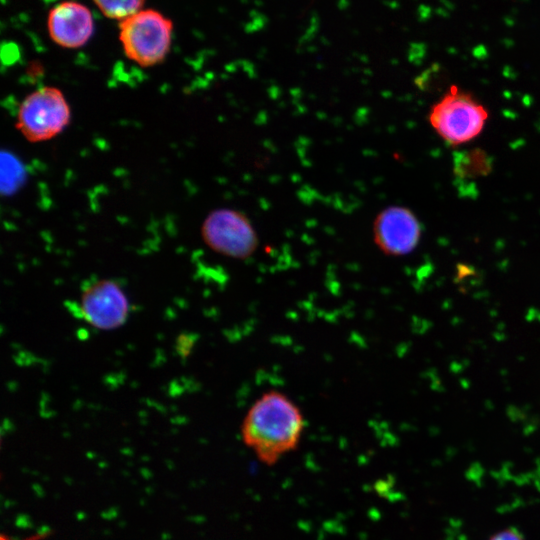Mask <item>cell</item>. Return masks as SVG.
Instances as JSON below:
<instances>
[{
  "mask_svg": "<svg viewBox=\"0 0 540 540\" xmlns=\"http://www.w3.org/2000/svg\"><path fill=\"white\" fill-rule=\"evenodd\" d=\"M304 429L305 418L299 406L286 394L270 390L250 406L240 432L258 460L273 466L298 447Z\"/></svg>",
  "mask_w": 540,
  "mask_h": 540,
  "instance_id": "cell-1",
  "label": "cell"
},
{
  "mask_svg": "<svg viewBox=\"0 0 540 540\" xmlns=\"http://www.w3.org/2000/svg\"><path fill=\"white\" fill-rule=\"evenodd\" d=\"M119 30L124 54L139 66L161 63L170 50L173 23L156 10H140L121 20Z\"/></svg>",
  "mask_w": 540,
  "mask_h": 540,
  "instance_id": "cell-2",
  "label": "cell"
},
{
  "mask_svg": "<svg viewBox=\"0 0 540 540\" xmlns=\"http://www.w3.org/2000/svg\"><path fill=\"white\" fill-rule=\"evenodd\" d=\"M70 121L71 108L62 90L42 86L19 104L15 127L28 142L40 143L61 134Z\"/></svg>",
  "mask_w": 540,
  "mask_h": 540,
  "instance_id": "cell-3",
  "label": "cell"
},
{
  "mask_svg": "<svg viewBox=\"0 0 540 540\" xmlns=\"http://www.w3.org/2000/svg\"><path fill=\"white\" fill-rule=\"evenodd\" d=\"M488 113L472 95L452 86L431 108L432 128L450 145L466 143L482 131Z\"/></svg>",
  "mask_w": 540,
  "mask_h": 540,
  "instance_id": "cell-4",
  "label": "cell"
},
{
  "mask_svg": "<svg viewBox=\"0 0 540 540\" xmlns=\"http://www.w3.org/2000/svg\"><path fill=\"white\" fill-rule=\"evenodd\" d=\"M201 237L208 248L222 256L243 260L258 248V235L241 211L231 208L212 210L201 225Z\"/></svg>",
  "mask_w": 540,
  "mask_h": 540,
  "instance_id": "cell-5",
  "label": "cell"
},
{
  "mask_svg": "<svg viewBox=\"0 0 540 540\" xmlns=\"http://www.w3.org/2000/svg\"><path fill=\"white\" fill-rule=\"evenodd\" d=\"M79 311L92 327L110 331L125 324L130 313V302L118 282L106 278L97 279L83 287Z\"/></svg>",
  "mask_w": 540,
  "mask_h": 540,
  "instance_id": "cell-6",
  "label": "cell"
},
{
  "mask_svg": "<svg viewBox=\"0 0 540 540\" xmlns=\"http://www.w3.org/2000/svg\"><path fill=\"white\" fill-rule=\"evenodd\" d=\"M372 232L374 243L381 252L389 256H403L417 247L421 225L408 208L389 206L377 214Z\"/></svg>",
  "mask_w": 540,
  "mask_h": 540,
  "instance_id": "cell-7",
  "label": "cell"
},
{
  "mask_svg": "<svg viewBox=\"0 0 540 540\" xmlns=\"http://www.w3.org/2000/svg\"><path fill=\"white\" fill-rule=\"evenodd\" d=\"M93 31L91 11L81 3L64 1L49 12V35L61 47L69 49L82 47L91 38Z\"/></svg>",
  "mask_w": 540,
  "mask_h": 540,
  "instance_id": "cell-8",
  "label": "cell"
},
{
  "mask_svg": "<svg viewBox=\"0 0 540 540\" xmlns=\"http://www.w3.org/2000/svg\"><path fill=\"white\" fill-rule=\"evenodd\" d=\"M455 174L464 178L484 176L491 169L488 155L480 149L461 152L455 155Z\"/></svg>",
  "mask_w": 540,
  "mask_h": 540,
  "instance_id": "cell-9",
  "label": "cell"
},
{
  "mask_svg": "<svg viewBox=\"0 0 540 540\" xmlns=\"http://www.w3.org/2000/svg\"><path fill=\"white\" fill-rule=\"evenodd\" d=\"M108 18L123 20L141 10L145 0H93Z\"/></svg>",
  "mask_w": 540,
  "mask_h": 540,
  "instance_id": "cell-10",
  "label": "cell"
},
{
  "mask_svg": "<svg viewBox=\"0 0 540 540\" xmlns=\"http://www.w3.org/2000/svg\"><path fill=\"white\" fill-rule=\"evenodd\" d=\"M489 540H525L523 535L515 528L509 527L498 531Z\"/></svg>",
  "mask_w": 540,
  "mask_h": 540,
  "instance_id": "cell-11",
  "label": "cell"
},
{
  "mask_svg": "<svg viewBox=\"0 0 540 540\" xmlns=\"http://www.w3.org/2000/svg\"><path fill=\"white\" fill-rule=\"evenodd\" d=\"M182 338L184 342L180 338H178L177 340V350L182 355L187 356L190 353L191 348L193 347L194 339L191 335L188 334L182 335Z\"/></svg>",
  "mask_w": 540,
  "mask_h": 540,
  "instance_id": "cell-12",
  "label": "cell"
},
{
  "mask_svg": "<svg viewBox=\"0 0 540 540\" xmlns=\"http://www.w3.org/2000/svg\"><path fill=\"white\" fill-rule=\"evenodd\" d=\"M1 540H9V539L5 538L4 535H2Z\"/></svg>",
  "mask_w": 540,
  "mask_h": 540,
  "instance_id": "cell-13",
  "label": "cell"
}]
</instances>
